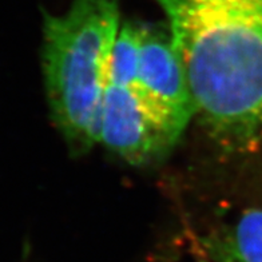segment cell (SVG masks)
<instances>
[{
	"instance_id": "obj_3",
	"label": "cell",
	"mask_w": 262,
	"mask_h": 262,
	"mask_svg": "<svg viewBox=\"0 0 262 262\" xmlns=\"http://www.w3.org/2000/svg\"><path fill=\"white\" fill-rule=\"evenodd\" d=\"M134 90L170 148L195 119L189 76L169 27L141 23V52Z\"/></svg>"
},
{
	"instance_id": "obj_1",
	"label": "cell",
	"mask_w": 262,
	"mask_h": 262,
	"mask_svg": "<svg viewBox=\"0 0 262 262\" xmlns=\"http://www.w3.org/2000/svg\"><path fill=\"white\" fill-rule=\"evenodd\" d=\"M189 76L195 123L228 161L262 152V0H154Z\"/></svg>"
},
{
	"instance_id": "obj_2",
	"label": "cell",
	"mask_w": 262,
	"mask_h": 262,
	"mask_svg": "<svg viewBox=\"0 0 262 262\" xmlns=\"http://www.w3.org/2000/svg\"><path fill=\"white\" fill-rule=\"evenodd\" d=\"M118 0H74L43 14L41 73L51 119L74 156L99 143L100 113L119 28Z\"/></svg>"
},
{
	"instance_id": "obj_6",
	"label": "cell",
	"mask_w": 262,
	"mask_h": 262,
	"mask_svg": "<svg viewBox=\"0 0 262 262\" xmlns=\"http://www.w3.org/2000/svg\"><path fill=\"white\" fill-rule=\"evenodd\" d=\"M141 52V23H122L108 67V82L134 87Z\"/></svg>"
},
{
	"instance_id": "obj_4",
	"label": "cell",
	"mask_w": 262,
	"mask_h": 262,
	"mask_svg": "<svg viewBox=\"0 0 262 262\" xmlns=\"http://www.w3.org/2000/svg\"><path fill=\"white\" fill-rule=\"evenodd\" d=\"M99 143L133 166H147L171 148L143 110L134 87L107 82L100 113Z\"/></svg>"
},
{
	"instance_id": "obj_5",
	"label": "cell",
	"mask_w": 262,
	"mask_h": 262,
	"mask_svg": "<svg viewBox=\"0 0 262 262\" xmlns=\"http://www.w3.org/2000/svg\"><path fill=\"white\" fill-rule=\"evenodd\" d=\"M214 262H262V207H249L200 238Z\"/></svg>"
}]
</instances>
